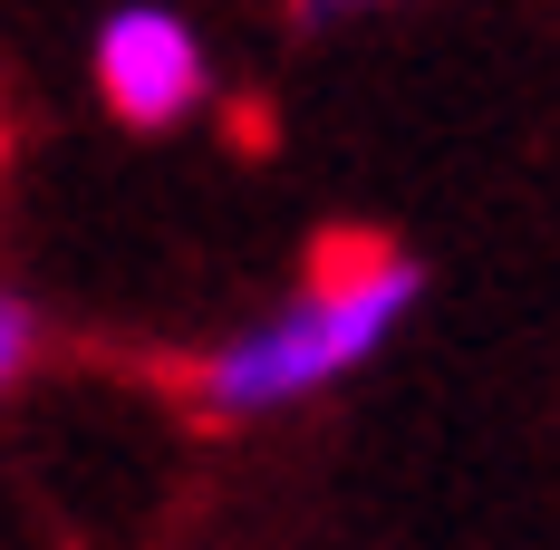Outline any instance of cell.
I'll use <instances>...</instances> for the list:
<instances>
[{
  "label": "cell",
  "mask_w": 560,
  "mask_h": 550,
  "mask_svg": "<svg viewBox=\"0 0 560 550\" xmlns=\"http://www.w3.org/2000/svg\"><path fill=\"white\" fill-rule=\"evenodd\" d=\"M88 87L126 136H174L213 107V49L174 0H116L88 39Z\"/></svg>",
  "instance_id": "2"
},
{
  "label": "cell",
  "mask_w": 560,
  "mask_h": 550,
  "mask_svg": "<svg viewBox=\"0 0 560 550\" xmlns=\"http://www.w3.org/2000/svg\"><path fill=\"white\" fill-rule=\"evenodd\" d=\"M348 10H377V0H290V20H300V30H319V20H348Z\"/></svg>",
  "instance_id": "4"
},
{
  "label": "cell",
  "mask_w": 560,
  "mask_h": 550,
  "mask_svg": "<svg viewBox=\"0 0 560 550\" xmlns=\"http://www.w3.org/2000/svg\"><path fill=\"white\" fill-rule=\"evenodd\" d=\"M416 300H425V261H416L406 242H387V232H319L300 290H280L252 329L213 338V348L174 377V396H184V416L213 425V435L300 416V406H319L329 386L358 377V367L416 319Z\"/></svg>",
  "instance_id": "1"
},
{
  "label": "cell",
  "mask_w": 560,
  "mask_h": 550,
  "mask_svg": "<svg viewBox=\"0 0 560 550\" xmlns=\"http://www.w3.org/2000/svg\"><path fill=\"white\" fill-rule=\"evenodd\" d=\"M39 367H49V309L30 300V280H10L0 290V386L20 396Z\"/></svg>",
  "instance_id": "3"
}]
</instances>
